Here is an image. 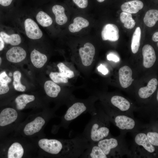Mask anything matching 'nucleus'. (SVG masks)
I'll use <instances>...</instances> for the list:
<instances>
[{"label": "nucleus", "mask_w": 158, "mask_h": 158, "mask_svg": "<svg viewBox=\"0 0 158 158\" xmlns=\"http://www.w3.org/2000/svg\"><path fill=\"white\" fill-rule=\"evenodd\" d=\"M102 40L115 42L119 37V30L117 26L113 24H107L103 28L101 32Z\"/></svg>", "instance_id": "obj_5"}, {"label": "nucleus", "mask_w": 158, "mask_h": 158, "mask_svg": "<svg viewBox=\"0 0 158 158\" xmlns=\"http://www.w3.org/2000/svg\"><path fill=\"white\" fill-rule=\"evenodd\" d=\"M158 20V11L155 9H151L147 11L143 19L145 25L150 27L154 26Z\"/></svg>", "instance_id": "obj_23"}, {"label": "nucleus", "mask_w": 158, "mask_h": 158, "mask_svg": "<svg viewBox=\"0 0 158 158\" xmlns=\"http://www.w3.org/2000/svg\"><path fill=\"white\" fill-rule=\"evenodd\" d=\"M119 80L122 87L126 88L132 83L134 80L132 78V72L129 66H125L121 67L118 71Z\"/></svg>", "instance_id": "obj_8"}, {"label": "nucleus", "mask_w": 158, "mask_h": 158, "mask_svg": "<svg viewBox=\"0 0 158 158\" xmlns=\"http://www.w3.org/2000/svg\"><path fill=\"white\" fill-rule=\"evenodd\" d=\"M2 62V59L1 57H0V66L1 65Z\"/></svg>", "instance_id": "obj_42"}, {"label": "nucleus", "mask_w": 158, "mask_h": 158, "mask_svg": "<svg viewBox=\"0 0 158 158\" xmlns=\"http://www.w3.org/2000/svg\"><path fill=\"white\" fill-rule=\"evenodd\" d=\"M0 36L5 42L12 45H19L21 41L20 36L18 34L8 35L4 32H1Z\"/></svg>", "instance_id": "obj_26"}, {"label": "nucleus", "mask_w": 158, "mask_h": 158, "mask_svg": "<svg viewBox=\"0 0 158 158\" xmlns=\"http://www.w3.org/2000/svg\"><path fill=\"white\" fill-rule=\"evenodd\" d=\"M9 90V88L7 84L0 83V95L7 93Z\"/></svg>", "instance_id": "obj_35"}, {"label": "nucleus", "mask_w": 158, "mask_h": 158, "mask_svg": "<svg viewBox=\"0 0 158 158\" xmlns=\"http://www.w3.org/2000/svg\"><path fill=\"white\" fill-rule=\"evenodd\" d=\"M156 78L151 79L146 87L140 88L138 91L139 97L141 98L146 99L150 96L155 91L158 85Z\"/></svg>", "instance_id": "obj_13"}, {"label": "nucleus", "mask_w": 158, "mask_h": 158, "mask_svg": "<svg viewBox=\"0 0 158 158\" xmlns=\"http://www.w3.org/2000/svg\"><path fill=\"white\" fill-rule=\"evenodd\" d=\"M98 71L103 74L106 75L108 73V69L104 65L101 64L97 68Z\"/></svg>", "instance_id": "obj_37"}, {"label": "nucleus", "mask_w": 158, "mask_h": 158, "mask_svg": "<svg viewBox=\"0 0 158 158\" xmlns=\"http://www.w3.org/2000/svg\"><path fill=\"white\" fill-rule=\"evenodd\" d=\"M93 118L86 126L83 136L90 143L97 142L106 138L109 134V130L102 118Z\"/></svg>", "instance_id": "obj_1"}, {"label": "nucleus", "mask_w": 158, "mask_h": 158, "mask_svg": "<svg viewBox=\"0 0 158 158\" xmlns=\"http://www.w3.org/2000/svg\"><path fill=\"white\" fill-rule=\"evenodd\" d=\"M49 77L53 81L56 83L68 82V78L60 72H51L50 73Z\"/></svg>", "instance_id": "obj_30"}, {"label": "nucleus", "mask_w": 158, "mask_h": 158, "mask_svg": "<svg viewBox=\"0 0 158 158\" xmlns=\"http://www.w3.org/2000/svg\"><path fill=\"white\" fill-rule=\"evenodd\" d=\"M97 145L102 150L107 156L111 150L116 148L118 145L117 140L114 138H105L97 142Z\"/></svg>", "instance_id": "obj_15"}, {"label": "nucleus", "mask_w": 158, "mask_h": 158, "mask_svg": "<svg viewBox=\"0 0 158 158\" xmlns=\"http://www.w3.org/2000/svg\"><path fill=\"white\" fill-rule=\"evenodd\" d=\"M157 100H158V92H157Z\"/></svg>", "instance_id": "obj_43"}, {"label": "nucleus", "mask_w": 158, "mask_h": 158, "mask_svg": "<svg viewBox=\"0 0 158 158\" xmlns=\"http://www.w3.org/2000/svg\"><path fill=\"white\" fill-rule=\"evenodd\" d=\"M17 117V113L14 109L11 108L4 109L0 114V126H4L11 123Z\"/></svg>", "instance_id": "obj_9"}, {"label": "nucleus", "mask_w": 158, "mask_h": 158, "mask_svg": "<svg viewBox=\"0 0 158 158\" xmlns=\"http://www.w3.org/2000/svg\"><path fill=\"white\" fill-rule=\"evenodd\" d=\"M97 1L99 2H102L105 0H97Z\"/></svg>", "instance_id": "obj_41"}, {"label": "nucleus", "mask_w": 158, "mask_h": 158, "mask_svg": "<svg viewBox=\"0 0 158 158\" xmlns=\"http://www.w3.org/2000/svg\"><path fill=\"white\" fill-rule=\"evenodd\" d=\"M57 66L59 68V72L64 75L68 78H72L74 77V74L73 72L63 63H59Z\"/></svg>", "instance_id": "obj_31"}, {"label": "nucleus", "mask_w": 158, "mask_h": 158, "mask_svg": "<svg viewBox=\"0 0 158 158\" xmlns=\"http://www.w3.org/2000/svg\"><path fill=\"white\" fill-rule=\"evenodd\" d=\"M26 35L30 39L33 40L40 38L42 32L36 23L30 18L27 19L24 22Z\"/></svg>", "instance_id": "obj_4"}, {"label": "nucleus", "mask_w": 158, "mask_h": 158, "mask_svg": "<svg viewBox=\"0 0 158 158\" xmlns=\"http://www.w3.org/2000/svg\"><path fill=\"white\" fill-rule=\"evenodd\" d=\"M52 11L55 16V20L59 25H62L66 23L68 20L65 14V8L62 6L56 5L52 8Z\"/></svg>", "instance_id": "obj_20"}, {"label": "nucleus", "mask_w": 158, "mask_h": 158, "mask_svg": "<svg viewBox=\"0 0 158 158\" xmlns=\"http://www.w3.org/2000/svg\"><path fill=\"white\" fill-rule=\"evenodd\" d=\"M74 3L80 8H84L87 6L88 0H73Z\"/></svg>", "instance_id": "obj_34"}, {"label": "nucleus", "mask_w": 158, "mask_h": 158, "mask_svg": "<svg viewBox=\"0 0 158 158\" xmlns=\"http://www.w3.org/2000/svg\"><path fill=\"white\" fill-rule=\"evenodd\" d=\"M114 121L116 126L122 130H131L135 125L133 119L125 115L117 116L114 118Z\"/></svg>", "instance_id": "obj_12"}, {"label": "nucleus", "mask_w": 158, "mask_h": 158, "mask_svg": "<svg viewBox=\"0 0 158 158\" xmlns=\"http://www.w3.org/2000/svg\"><path fill=\"white\" fill-rule=\"evenodd\" d=\"M4 47V43L2 37L0 36V51L3 50Z\"/></svg>", "instance_id": "obj_40"}, {"label": "nucleus", "mask_w": 158, "mask_h": 158, "mask_svg": "<svg viewBox=\"0 0 158 158\" xmlns=\"http://www.w3.org/2000/svg\"><path fill=\"white\" fill-rule=\"evenodd\" d=\"M36 19L38 23L44 27L50 26L53 22L51 18L46 13L42 11L38 13Z\"/></svg>", "instance_id": "obj_28"}, {"label": "nucleus", "mask_w": 158, "mask_h": 158, "mask_svg": "<svg viewBox=\"0 0 158 158\" xmlns=\"http://www.w3.org/2000/svg\"><path fill=\"white\" fill-rule=\"evenodd\" d=\"M141 31L140 27L136 28L133 33L131 42V49L133 54L138 51L140 45Z\"/></svg>", "instance_id": "obj_25"}, {"label": "nucleus", "mask_w": 158, "mask_h": 158, "mask_svg": "<svg viewBox=\"0 0 158 158\" xmlns=\"http://www.w3.org/2000/svg\"><path fill=\"white\" fill-rule=\"evenodd\" d=\"M35 99L33 95L23 94L18 96L15 99L17 109L18 110L23 109L27 104L34 101Z\"/></svg>", "instance_id": "obj_22"}, {"label": "nucleus", "mask_w": 158, "mask_h": 158, "mask_svg": "<svg viewBox=\"0 0 158 158\" xmlns=\"http://www.w3.org/2000/svg\"><path fill=\"white\" fill-rule=\"evenodd\" d=\"M24 154V149L20 144L14 142L9 148L8 153V158H21Z\"/></svg>", "instance_id": "obj_24"}, {"label": "nucleus", "mask_w": 158, "mask_h": 158, "mask_svg": "<svg viewBox=\"0 0 158 158\" xmlns=\"http://www.w3.org/2000/svg\"><path fill=\"white\" fill-rule=\"evenodd\" d=\"M107 58L109 61H112L116 62H118L120 61L119 57L114 54L112 53L107 55Z\"/></svg>", "instance_id": "obj_36"}, {"label": "nucleus", "mask_w": 158, "mask_h": 158, "mask_svg": "<svg viewBox=\"0 0 158 158\" xmlns=\"http://www.w3.org/2000/svg\"><path fill=\"white\" fill-rule=\"evenodd\" d=\"M21 76V73L19 71H14L13 74V83L16 90L23 92L25 90L26 87L20 82Z\"/></svg>", "instance_id": "obj_29"}, {"label": "nucleus", "mask_w": 158, "mask_h": 158, "mask_svg": "<svg viewBox=\"0 0 158 158\" xmlns=\"http://www.w3.org/2000/svg\"><path fill=\"white\" fill-rule=\"evenodd\" d=\"M135 141L137 145L142 146L148 152L153 153L155 152L154 146L149 142L145 134L140 133L137 134L135 137Z\"/></svg>", "instance_id": "obj_17"}, {"label": "nucleus", "mask_w": 158, "mask_h": 158, "mask_svg": "<svg viewBox=\"0 0 158 158\" xmlns=\"http://www.w3.org/2000/svg\"><path fill=\"white\" fill-rule=\"evenodd\" d=\"M143 7V2L140 0H134L127 1L123 4L121 9L123 12L132 13H136Z\"/></svg>", "instance_id": "obj_14"}, {"label": "nucleus", "mask_w": 158, "mask_h": 158, "mask_svg": "<svg viewBox=\"0 0 158 158\" xmlns=\"http://www.w3.org/2000/svg\"><path fill=\"white\" fill-rule=\"evenodd\" d=\"M12 0H0V4L4 6L9 5L11 3Z\"/></svg>", "instance_id": "obj_38"}, {"label": "nucleus", "mask_w": 158, "mask_h": 158, "mask_svg": "<svg viewBox=\"0 0 158 158\" xmlns=\"http://www.w3.org/2000/svg\"><path fill=\"white\" fill-rule=\"evenodd\" d=\"M146 135L150 143L154 146H158V133L155 132H149Z\"/></svg>", "instance_id": "obj_32"}, {"label": "nucleus", "mask_w": 158, "mask_h": 158, "mask_svg": "<svg viewBox=\"0 0 158 158\" xmlns=\"http://www.w3.org/2000/svg\"><path fill=\"white\" fill-rule=\"evenodd\" d=\"M89 25V22L87 19L81 17H78L74 19L73 23L69 25L68 29L71 32H77L82 28L88 26Z\"/></svg>", "instance_id": "obj_19"}, {"label": "nucleus", "mask_w": 158, "mask_h": 158, "mask_svg": "<svg viewBox=\"0 0 158 158\" xmlns=\"http://www.w3.org/2000/svg\"><path fill=\"white\" fill-rule=\"evenodd\" d=\"M120 19L124 27L128 29H131L135 26L136 22L133 18L131 14L122 12L120 14Z\"/></svg>", "instance_id": "obj_27"}, {"label": "nucleus", "mask_w": 158, "mask_h": 158, "mask_svg": "<svg viewBox=\"0 0 158 158\" xmlns=\"http://www.w3.org/2000/svg\"><path fill=\"white\" fill-rule=\"evenodd\" d=\"M11 81V79L9 77L5 72L4 71L0 74V83L7 84Z\"/></svg>", "instance_id": "obj_33"}, {"label": "nucleus", "mask_w": 158, "mask_h": 158, "mask_svg": "<svg viewBox=\"0 0 158 158\" xmlns=\"http://www.w3.org/2000/svg\"><path fill=\"white\" fill-rule=\"evenodd\" d=\"M142 52L144 66L146 68L151 67L154 64L156 59L154 49L151 45L146 44L143 47Z\"/></svg>", "instance_id": "obj_7"}, {"label": "nucleus", "mask_w": 158, "mask_h": 158, "mask_svg": "<svg viewBox=\"0 0 158 158\" xmlns=\"http://www.w3.org/2000/svg\"><path fill=\"white\" fill-rule=\"evenodd\" d=\"M152 40L155 42L158 41V32H157L154 33L152 37Z\"/></svg>", "instance_id": "obj_39"}, {"label": "nucleus", "mask_w": 158, "mask_h": 158, "mask_svg": "<svg viewBox=\"0 0 158 158\" xmlns=\"http://www.w3.org/2000/svg\"><path fill=\"white\" fill-rule=\"evenodd\" d=\"M81 157L91 158H107L108 156L97 145L90 143L88 147L80 156Z\"/></svg>", "instance_id": "obj_11"}, {"label": "nucleus", "mask_w": 158, "mask_h": 158, "mask_svg": "<svg viewBox=\"0 0 158 158\" xmlns=\"http://www.w3.org/2000/svg\"><path fill=\"white\" fill-rule=\"evenodd\" d=\"M89 111L86 105L82 102H76L70 106L62 117V127H67L70 123L83 113Z\"/></svg>", "instance_id": "obj_2"}, {"label": "nucleus", "mask_w": 158, "mask_h": 158, "mask_svg": "<svg viewBox=\"0 0 158 158\" xmlns=\"http://www.w3.org/2000/svg\"><path fill=\"white\" fill-rule=\"evenodd\" d=\"M31 61L35 67L40 68L42 67L47 61L46 56L34 49L30 54Z\"/></svg>", "instance_id": "obj_16"}, {"label": "nucleus", "mask_w": 158, "mask_h": 158, "mask_svg": "<svg viewBox=\"0 0 158 158\" xmlns=\"http://www.w3.org/2000/svg\"><path fill=\"white\" fill-rule=\"evenodd\" d=\"M111 102L112 104L122 111H125L130 108V104L129 102L125 98L118 95L112 97Z\"/></svg>", "instance_id": "obj_18"}, {"label": "nucleus", "mask_w": 158, "mask_h": 158, "mask_svg": "<svg viewBox=\"0 0 158 158\" xmlns=\"http://www.w3.org/2000/svg\"><path fill=\"white\" fill-rule=\"evenodd\" d=\"M79 52L83 64L85 66L91 65L95 52L94 45L90 43L87 42L85 44L83 47L79 49Z\"/></svg>", "instance_id": "obj_3"}, {"label": "nucleus", "mask_w": 158, "mask_h": 158, "mask_svg": "<svg viewBox=\"0 0 158 158\" xmlns=\"http://www.w3.org/2000/svg\"><path fill=\"white\" fill-rule=\"evenodd\" d=\"M45 123V121L43 118L37 117L26 124L24 129V132L27 135H32L39 131Z\"/></svg>", "instance_id": "obj_10"}, {"label": "nucleus", "mask_w": 158, "mask_h": 158, "mask_svg": "<svg viewBox=\"0 0 158 158\" xmlns=\"http://www.w3.org/2000/svg\"><path fill=\"white\" fill-rule=\"evenodd\" d=\"M6 56L8 61L14 63H18L22 61L25 59L26 53L22 47H14L7 51Z\"/></svg>", "instance_id": "obj_6"}, {"label": "nucleus", "mask_w": 158, "mask_h": 158, "mask_svg": "<svg viewBox=\"0 0 158 158\" xmlns=\"http://www.w3.org/2000/svg\"><path fill=\"white\" fill-rule=\"evenodd\" d=\"M44 88L47 95L52 98L57 97L61 90L60 87L51 80L46 81Z\"/></svg>", "instance_id": "obj_21"}]
</instances>
